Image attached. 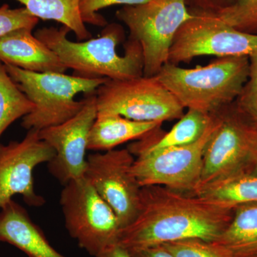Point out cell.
Segmentation results:
<instances>
[{"label": "cell", "mask_w": 257, "mask_h": 257, "mask_svg": "<svg viewBox=\"0 0 257 257\" xmlns=\"http://www.w3.org/2000/svg\"><path fill=\"white\" fill-rule=\"evenodd\" d=\"M150 1L152 0H81L79 8L84 23L94 26L105 27L108 25L107 22L99 14V10L114 5L135 6Z\"/></svg>", "instance_id": "cell-25"}, {"label": "cell", "mask_w": 257, "mask_h": 257, "mask_svg": "<svg viewBox=\"0 0 257 257\" xmlns=\"http://www.w3.org/2000/svg\"><path fill=\"white\" fill-rule=\"evenodd\" d=\"M82 109L70 119L39 131V137L55 150L49 172L64 186L84 177L87 167L89 132L97 116L96 92L87 94Z\"/></svg>", "instance_id": "cell-12"}, {"label": "cell", "mask_w": 257, "mask_h": 257, "mask_svg": "<svg viewBox=\"0 0 257 257\" xmlns=\"http://www.w3.org/2000/svg\"><path fill=\"white\" fill-rule=\"evenodd\" d=\"M67 27L39 29L35 37L55 52L73 75L83 78H106L126 80L143 76V50L139 42L128 38L124 53L118 55L116 47L124 39V30L119 25L105 26L100 37L84 42H72L67 38Z\"/></svg>", "instance_id": "cell-2"}, {"label": "cell", "mask_w": 257, "mask_h": 257, "mask_svg": "<svg viewBox=\"0 0 257 257\" xmlns=\"http://www.w3.org/2000/svg\"><path fill=\"white\" fill-rule=\"evenodd\" d=\"M0 242L13 245L28 257H66L50 244L26 209L13 199L0 209Z\"/></svg>", "instance_id": "cell-15"}, {"label": "cell", "mask_w": 257, "mask_h": 257, "mask_svg": "<svg viewBox=\"0 0 257 257\" xmlns=\"http://www.w3.org/2000/svg\"><path fill=\"white\" fill-rule=\"evenodd\" d=\"M127 250L132 257H174L162 244Z\"/></svg>", "instance_id": "cell-28"}, {"label": "cell", "mask_w": 257, "mask_h": 257, "mask_svg": "<svg viewBox=\"0 0 257 257\" xmlns=\"http://www.w3.org/2000/svg\"><path fill=\"white\" fill-rule=\"evenodd\" d=\"M214 114H207L196 109H189L187 114L169 133L161 135L159 130L130 144L127 149L134 156L151 153L170 147L185 146L196 143L202 137L212 121Z\"/></svg>", "instance_id": "cell-16"}, {"label": "cell", "mask_w": 257, "mask_h": 257, "mask_svg": "<svg viewBox=\"0 0 257 257\" xmlns=\"http://www.w3.org/2000/svg\"><path fill=\"white\" fill-rule=\"evenodd\" d=\"M55 155L54 149L40 138L35 130H28L22 141L0 143V209L15 195L22 196L30 207L43 206L45 199L35 192L33 172Z\"/></svg>", "instance_id": "cell-13"}, {"label": "cell", "mask_w": 257, "mask_h": 257, "mask_svg": "<svg viewBox=\"0 0 257 257\" xmlns=\"http://www.w3.org/2000/svg\"><path fill=\"white\" fill-rule=\"evenodd\" d=\"M29 28H20L0 37V61L39 73H65L67 67L55 52Z\"/></svg>", "instance_id": "cell-14"}, {"label": "cell", "mask_w": 257, "mask_h": 257, "mask_svg": "<svg viewBox=\"0 0 257 257\" xmlns=\"http://www.w3.org/2000/svg\"><path fill=\"white\" fill-rule=\"evenodd\" d=\"M116 16L130 30L128 38L142 47L143 76L153 77L168 63L170 48L179 28L195 15L189 12L186 0H152L124 6Z\"/></svg>", "instance_id": "cell-5"}, {"label": "cell", "mask_w": 257, "mask_h": 257, "mask_svg": "<svg viewBox=\"0 0 257 257\" xmlns=\"http://www.w3.org/2000/svg\"><path fill=\"white\" fill-rule=\"evenodd\" d=\"M162 123L138 121L119 115H97L89 138L88 150L109 151L133 140H141L160 128Z\"/></svg>", "instance_id": "cell-17"}, {"label": "cell", "mask_w": 257, "mask_h": 257, "mask_svg": "<svg viewBox=\"0 0 257 257\" xmlns=\"http://www.w3.org/2000/svg\"><path fill=\"white\" fill-rule=\"evenodd\" d=\"M34 17L54 20L73 32L77 40L92 38L80 13L81 0H16Z\"/></svg>", "instance_id": "cell-19"}, {"label": "cell", "mask_w": 257, "mask_h": 257, "mask_svg": "<svg viewBox=\"0 0 257 257\" xmlns=\"http://www.w3.org/2000/svg\"><path fill=\"white\" fill-rule=\"evenodd\" d=\"M194 194L234 208L257 202V176L241 173L204 186Z\"/></svg>", "instance_id": "cell-20"}, {"label": "cell", "mask_w": 257, "mask_h": 257, "mask_svg": "<svg viewBox=\"0 0 257 257\" xmlns=\"http://www.w3.org/2000/svg\"><path fill=\"white\" fill-rule=\"evenodd\" d=\"M34 108L0 61V138L10 125L30 114Z\"/></svg>", "instance_id": "cell-21"}, {"label": "cell", "mask_w": 257, "mask_h": 257, "mask_svg": "<svg viewBox=\"0 0 257 257\" xmlns=\"http://www.w3.org/2000/svg\"><path fill=\"white\" fill-rule=\"evenodd\" d=\"M176 34L168 62L188 63L201 56L248 57L257 55V34L236 30L213 15H194Z\"/></svg>", "instance_id": "cell-9"}, {"label": "cell", "mask_w": 257, "mask_h": 257, "mask_svg": "<svg viewBox=\"0 0 257 257\" xmlns=\"http://www.w3.org/2000/svg\"><path fill=\"white\" fill-rule=\"evenodd\" d=\"M60 205L69 235L91 256L118 243L121 228L116 214L84 177L64 186Z\"/></svg>", "instance_id": "cell-6"}, {"label": "cell", "mask_w": 257, "mask_h": 257, "mask_svg": "<svg viewBox=\"0 0 257 257\" xmlns=\"http://www.w3.org/2000/svg\"><path fill=\"white\" fill-rule=\"evenodd\" d=\"M246 173L257 176V135L254 147H253L251 163H250L249 167H248L247 172H246Z\"/></svg>", "instance_id": "cell-30"}, {"label": "cell", "mask_w": 257, "mask_h": 257, "mask_svg": "<svg viewBox=\"0 0 257 257\" xmlns=\"http://www.w3.org/2000/svg\"><path fill=\"white\" fill-rule=\"evenodd\" d=\"M216 114L217 124L204 149L198 190L216 181L246 173L252 157L257 124L243 114L234 101Z\"/></svg>", "instance_id": "cell-8"}, {"label": "cell", "mask_w": 257, "mask_h": 257, "mask_svg": "<svg viewBox=\"0 0 257 257\" xmlns=\"http://www.w3.org/2000/svg\"><path fill=\"white\" fill-rule=\"evenodd\" d=\"M211 242L227 257H257V202L235 207L229 225Z\"/></svg>", "instance_id": "cell-18"}, {"label": "cell", "mask_w": 257, "mask_h": 257, "mask_svg": "<svg viewBox=\"0 0 257 257\" xmlns=\"http://www.w3.org/2000/svg\"><path fill=\"white\" fill-rule=\"evenodd\" d=\"M5 69L22 92L35 105L33 111L23 118L22 126L37 131L57 126L75 116L85 99L75 100L80 93L96 92L108 80L88 79L65 73H39L5 64Z\"/></svg>", "instance_id": "cell-4"}, {"label": "cell", "mask_w": 257, "mask_h": 257, "mask_svg": "<svg viewBox=\"0 0 257 257\" xmlns=\"http://www.w3.org/2000/svg\"><path fill=\"white\" fill-rule=\"evenodd\" d=\"M256 25H257V20H256Z\"/></svg>", "instance_id": "cell-31"}, {"label": "cell", "mask_w": 257, "mask_h": 257, "mask_svg": "<svg viewBox=\"0 0 257 257\" xmlns=\"http://www.w3.org/2000/svg\"><path fill=\"white\" fill-rule=\"evenodd\" d=\"M249 57H220L204 67L165 64L157 77L182 106L213 114L234 102L247 81Z\"/></svg>", "instance_id": "cell-3"}, {"label": "cell", "mask_w": 257, "mask_h": 257, "mask_svg": "<svg viewBox=\"0 0 257 257\" xmlns=\"http://www.w3.org/2000/svg\"><path fill=\"white\" fill-rule=\"evenodd\" d=\"M234 0H186L192 15H216L232 4Z\"/></svg>", "instance_id": "cell-27"}, {"label": "cell", "mask_w": 257, "mask_h": 257, "mask_svg": "<svg viewBox=\"0 0 257 257\" xmlns=\"http://www.w3.org/2000/svg\"><path fill=\"white\" fill-rule=\"evenodd\" d=\"M97 115L114 114L138 121L180 119L184 108L157 76L107 81L96 92Z\"/></svg>", "instance_id": "cell-7"}, {"label": "cell", "mask_w": 257, "mask_h": 257, "mask_svg": "<svg viewBox=\"0 0 257 257\" xmlns=\"http://www.w3.org/2000/svg\"><path fill=\"white\" fill-rule=\"evenodd\" d=\"M39 23V19L25 9H11L8 5L0 8V37L20 28L34 30Z\"/></svg>", "instance_id": "cell-26"}, {"label": "cell", "mask_w": 257, "mask_h": 257, "mask_svg": "<svg viewBox=\"0 0 257 257\" xmlns=\"http://www.w3.org/2000/svg\"><path fill=\"white\" fill-rule=\"evenodd\" d=\"M234 102L243 114L257 124V55L249 57L247 81Z\"/></svg>", "instance_id": "cell-24"}, {"label": "cell", "mask_w": 257, "mask_h": 257, "mask_svg": "<svg viewBox=\"0 0 257 257\" xmlns=\"http://www.w3.org/2000/svg\"><path fill=\"white\" fill-rule=\"evenodd\" d=\"M215 16L236 30L257 34V0H234Z\"/></svg>", "instance_id": "cell-22"}, {"label": "cell", "mask_w": 257, "mask_h": 257, "mask_svg": "<svg viewBox=\"0 0 257 257\" xmlns=\"http://www.w3.org/2000/svg\"><path fill=\"white\" fill-rule=\"evenodd\" d=\"M95 257H132L126 248L119 243H114L103 250Z\"/></svg>", "instance_id": "cell-29"}, {"label": "cell", "mask_w": 257, "mask_h": 257, "mask_svg": "<svg viewBox=\"0 0 257 257\" xmlns=\"http://www.w3.org/2000/svg\"><path fill=\"white\" fill-rule=\"evenodd\" d=\"M174 257H227L210 241L186 239L164 243Z\"/></svg>", "instance_id": "cell-23"}, {"label": "cell", "mask_w": 257, "mask_h": 257, "mask_svg": "<svg viewBox=\"0 0 257 257\" xmlns=\"http://www.w3.org/2000/svg\"><path fill=\"white\" fill-rule=\"evenodd\" d=\"M213 114L207 131L196 143L138 155L133 172L140 186H162L195 194L201 184L204 149L218 122L217 114Z\"/></svg>", "instance_id": "cell-10"}, {"label": "cell", "mask_w": 257, "mask_h": 257, "mask_svg": "<svg viewBox=\"0 0 257 257\" xmlns=\"http://www.w3.org/2000/svg\"><path fill=\"white\" fill-rule=\"evenodd\" d=\"M135 157L126 149L89 155L84 177L114 211L121 230L138 214L142 187L133 172Z\"/></svg>", "instance_id": "cell-11"}, {"label": "cell", "mask_w": 257, "mask_h": 257, "mask_svg": "<svg viewBox=\"0 0 257 257\" xmlns=\"http://www.w3.org/2000/svg\"><path fill=\"white\" fill-rule=\"evenodd\" d=\"M234 209L162 186L142 187L138 214L121 230L118 243L130 249L186 239L211 242L229 225Z\"/></svg>", "instance_id": "cell-1"}]
</instances>
